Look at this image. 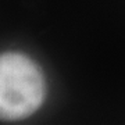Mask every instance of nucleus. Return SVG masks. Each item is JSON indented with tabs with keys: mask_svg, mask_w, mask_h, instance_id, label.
I'll use <instances>...</instances> for the list:
<instances>
[{
	"mask_svg": "<svg viewBox=\"0 0 125 125\" xmlns=\"http://www.w3.org/2000/svg\"><path fill=\"white\" fill-rule=\"evenodd\" d=\"M46 82L33 60L21 53L0 54V120H22L43 103Z\"/></svg>",
	"mask_w": 125,
	"mask_h": 125,
	"instance_id": "obj_1",
	"label": "nucleus"
}]
</instances>
